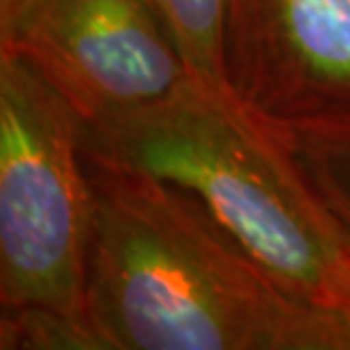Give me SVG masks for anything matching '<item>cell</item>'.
I'll return each instance as SVG.
<instances>
[{
    "instance_id": "6da1fadb",
    "label": "cell",
    "mask_w": 350,
    "mask_h": 350,
    "mask_svg": "<svg viewBox=\"0 0 350 350\" xmlns=\"http://www.w3.org/2000/svg\"><path fill=\"white\" fill-rule=\"evenodd\" d=\"M87 169V350H350L346 314L286 291L196 196L89 148Z\"/></svg>"
},
{
    "instance_id": "5b68a950",
    "label": "cell",
    "mask_w": 350,
    "mask_h": 350,
    "mask_svg": "<svg viewBox=\"0 0 350 350\" xmlns=\"http://www.w3.org/2000/svg\"><path fill=\"white\" fill-rule=\"evenodd\" d=\"M226 80L271 121L350 98V0H228Z\"/></svg>"
},
{
    "instance_id": "277c9868",
    "label": "cell",
    "mask_w": 350,
    "mask_h": 350,
    "mask_svg": "<svg viewBox=\"0 0 350 350\" xmlns=\"http://www.w3.org/2000/svg\"><path fill=\"white\" fill-rule=\"evenodd\" d=\"M0 55L30 66L87 125L164 100L193 78L152 0H0Z\"/></svg>"
},
{
    "instance_id": "8992f818",
    "label": "cell",
    "mask_w": 350,
    "mask_h": 350,
    "mask_svg": "<svg viewBox=\"0 0 350 350\" xmlns=\"http://www.w3.org/2000/svg\"><path fill=\"white\" fill-rule=\"evenodd\" d=\"M273 123L350 255V98Z\"/></svg>"
},
{
    "instance_id": "52a82bcc",
    "label": "cell",
    "mask_w": 350,
    "mask_h": 350,
    "mask_svg": "<svg viewBox=\"0 0 350 350\" xmlns=\"http://www.w3.org/2000/svg\"><path fill=\"white\" fill-rule=\"evenodd\" d=\"M178 41L187 66L198 82L228 89L226 10L228 0H152Z\"/></svg>"
},
{
    "instance_id": "ba28073f",
    "label": "cell",
    "mask_w": 350,
    "mask_h": 350,
    "mask_svg": "<svg viewBox=\"0 0 350 350\" xmlns=\"http://www.w3.org/2000/svg\"><path fill=\"white\" fill-rule=\"evenodd\" d=\"M341 312L350 319V266L344 275V284H341Z\"/></svg>"
},
{
    "instance_id": "3957f363",
    "label": "cell",
    "mask_w": 350,
    "mask_h": 350,
    "mask_svg": "<svg viewBox=\"0 0 350 350\" xmlns=\"http://www.w3.org/2000/svg\"><path fill=\"white\" fill-rule=\"evenodd\" d=\"M87 123L0 55V348L87 350L94 189Z\"/></svg>"
},
{
    "instance_id": "7a4b0ae2",
    "label": "cell",
    "mask_w": 350,
    "mask_h": 350,
    "mask_svg": "<svg viewBox=\"0 0 350 350\" xmlns=\"http://www.w3.org/2000/svg\"><path fill=\"white\" fill-rule=\"evenodd\" d=\"M85 146L196 196L286 291L341 312L350 255L275 123L232 91L191 78L164 100L87 125Z\"/></svg>"
}]
</instances>
